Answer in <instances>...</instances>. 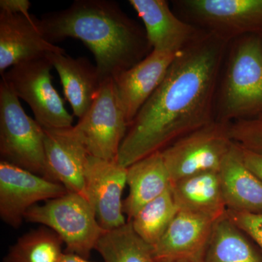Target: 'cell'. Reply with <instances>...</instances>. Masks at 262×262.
Returning a JSON list of instances; mask_svg holds the SVG:
<instances>
[{
    "label": "cell",
    "instance_id": "6da1fadb",
    "mask_svg": "<svg viewBox=\"0 0 262 262\" xmlns=\"http://www.w3.org/2000/svg\"><path fill=\"white\" fill-rule=\"evenodd\" d=\"M228 43L204 31L179 52L163 82L130 124L117 157L120 165L128 168L215 121Z\"/></svg>",
    "mask_w": 262,
    "mask_h": 262
},
{
    "label": "cell",
    "instance_id": "7a4b0ae2",
    "mask_svg": "<svg viewBox=\"0 0 262 262\" xmlns=\"http://www.w3.org/2000/svg\"><path fill=\"white\" fill-rule=\"evenodd\" d=\"M43 37L55 44L82 41L94 54L101 82L115 78L152 51L145 30L112 0H75L64 10L36 18Z\"/></svg>",
    "mask_w": 262,
    "mask_h": 262
},
{
    "label": "cell",
    "instance_id": "3957f363",
    "mask_svg": "<svg viewBox=\"0 0 262 262\" xmlns=\"http://www.w3.org/2000/svg\"><path fill=\"white\" fill-rule=\"evenodd\" d=\"M215 101V120L231 123L262 115V35L234 39Z\"/></svg>",
    "mask_w": 262,
    "mask_h": 262
},
{
    "label": "cell",
    "instance_id": "277c9868",
    "mask_svg": "<svg viewBox=\"0 0 262 262\" xmlns=\"http://www.w3.org/2000/svg\"><path fill=\"white\" fill-rule=\"evenodd\" d=\"M0 155L2 161L54 182L46 161L44 128L26 114L18 96L3 78L0 82Z\"/></svg>",
    "mask_w": 262,
    "mask_h": 262
},
{
    "label": "cell",
    "instance_id": "5b68a950",
    "mask_svg": "<svg viewBox=\"0 0 262 262\" xmlns=\"http://www.w3.org/2000/svg\"><path fill=\"white\" fill-rule=\"evenodd\" d=\"M25 220L52 229L63 241L67 253L89 259L98 239L106 231L101 228L88 200L76 192L36 205L27 212Z\"/></svg>",
    "mask_w": 262,
    "mask_h": 262
},
{
    "label": "cell",
    "instance_id": "8992f818",
    "mask_svg": "<svg viewBox=\"0 0 262 262\" xmlns=\"http://www.w3.org/2000/svg\"><path fill=\"white\" fill-rule=\"evenodd\" d=\"M52 68L47 58L33 60L13 66L2 78L19 99L28 103L36 121L43 128H69L74 126V117L53 86Z\"/></svg>",
    "mask_w": 262,
    "mask_h": 262
},
{
    "label": "cell",
    "instance_id": "52a82bcc",
    "mask_svg": "<svg viewBox=\"0 0 262 262\" xmlns=\"http://www.w3.org/2000/svg\"><path fill=\"white\" fill-rule=\"evenodd\" d=\"M229 125L215 120L161 151L171 184L194 174L220 170L234 144Z\"/></svg>",
    "mask_w": 262,
    "mask_h": 262
},
{
    "label": "cell",
    "instance_id": "ba28073f",
    "mask_svg": "<svg viewBox=\"0 0 262 262\" xmlns=\"http://www.w3.org/2000/svg\"><path fill=\"white\" fill-rule=\"evenodd\" d=\"M74 128L89 155L117 160L129 124L113 79L102 82L94 103Z\"/></svg>",
    "mask_w": 262,
    "mask_h": 262
},
{
    "label": "cell",
    "instance_id": "9c48e42d",
    "mask_svg": "<svg viewBox=\"0 0 262 262\" xmlns=\"http://www.w3.org/2000/svg\"><path fill=\"white\" fill-rule=\"evenodd\" d=\"M188 18L224 40L262 35V0H184L177 2Z\"/></svg>",
    "mask_w": 262,
    "mask_h": 262
},
{
    "label": "cell",
    "instance_id": "30bf717a",
    "mask_svg": "<svg viewBox=\"0 0 262 262\" xmlns=\"http://www.w3.org/2000/svg\"><path fill=\"white\" fill-rule=\"evenodd\" d=\"M68 192L61 184L6 162H0V217L13 228L21 226L27 212L38 202Z\"/></svg>",
    "mask_w": 262,
    "mask_h": 262
},
{
    "label": "cell",
    "instance_id": "8fae6325",
    "mask_svg": "<svg viewBox=\"0 0 262 262\" xmlns=\"http://www.w3.org/2000/svg\"><path fill=\"white\" fill-rule=\"evenodd\" d=\"M85 198L94 208L101 228L110 231L125 225L122 193L127 185V168L117 160L89 155L84 172Z\"/></svg>",
    "mask_w": 262,
    "mask_h": 262
},
{
    "label": "cell",
    "instance_id": "7c38bea8",
    "mask_svg": "<svg viewBox=\"0 0 262 262\" xmlns=\"http://www.w3.org/2000/svg\"><path fill=\"white\" fill-rule=\"evenodd\" d=\"M64 49L43 37L34 16L0 10V74L13 66L48 58Z\"/></svg>",
    "mask_w": 262,
    "mask_h": 262
},
{
    "label": "cell",
    "instance_id": "4fadbf2b",
    "mask_svg": "<svg viewBox=\"0 0 262 262\" xmlns=\"http://www.w3.org/2000/svg\"><path fill=\"white\" fill-rule=\"evenodd\" d=\"M216 221L179 210L163 237L152 246L156 262H201Z\"/></svg>",
    "mask_w": 262,
    "mask_h": 262
},
{
    "label": "cell",
    "instance_id": "5bb4252c",
    "mask_svg": "<svg viewBox=\"0 0 262 262\" xmlns=\"http://www.w3.org/2000/svg\"><path fill=\"white\" fill-rule=\"evenodd\" d=\"M178 53L152 50L114 80L130 127L144 103L163 82Z\"/></svg>",
    "mask_w": 262,
    "mask_h": 262
},
{
    "label": "cell",
    "instance_id": "9a60e30c",
    "mask_svg": "<svg viewBox=\"0 0 262 262\" xmlns=\"http://www.w3.org/2000/svg\"><path fill=\"white\" fill-rule=\"evenodd\" d=\"M144 23L151 49L179 53L204 31L179 19L165 0H129Z\"/></svg>",
    "mask_w": 262,
    "mask_h": 262
},
{
    "label": "cell",
    "instance_id": "2e32d148",
    "mask_svg": "<svg viewBox=\"0 0 262 262\" xmlns=\"http://www.w3.org/2000/svg\"><path fill=\"white\" fill-rule=\"evenodd\" d=\"M44 132L46 161L53 181L85 198L84 172L89 155L74 126L44 128Z\"/></svg>",
    "mask_w": 262,
    "mask_h": 262
},
{
    "label": "cell",
    "instance_id": "e0dca14e",
    "mask_svg": "<svg viewBox=\"0 0 262 262\" xmlns=\"http://www.w3.org/2000/svg\"><path fill=\"white\" fill-rule=\"evenodd\" d=\"M227 211L262 213V182L248 168L234 142L220 170Z\"/></svg>",
    "mask_w": 262,
    "mask_h": 262
},
{
    "label": "cell",
    "instance_id": "ac0fdd59",
    "mask_svg": "<svg viewBox=\"0 0 262 262\" xmlns=\"http://www.w3.org/2000/svg\"><path fill=\"white\" fill-rule=\"evenodd\" d=\"M47 58L59 75L74 116L80 120L94 103L102 84L96 66L88 58H72L65 51L52 53Z\"/></svg>",
    "mask_w": 262,
    "mask_h": 262
},
{
    "label": "cell",
    "instance_id": "d6986e66",
    "mask_svg": "<svg viewBox=\"0 0 262 262\" xmlns=\"http://www.w3.org/2000/svg\"><path fill=\"white\" fill-rule=\"evenodd\" d=\"M179 210L210 217L215 221L227 213L219 171L194 174L170 186Z\"/></svg>",
    "mask_w": 262,
    "mask_h": 262
},
{
    "label": "cell",
    "instance_id": "ffe728a7",
    "mask_svg": "<svg viewBox=\"0 0 262 262\" xmlns=\"http://www.w3.org/2000/svg\"><path fill=\"white\" fill-rule=\"evenodd\" d=\"M127 185L129 193L123 201V211L128 221L171 186L161 151L149 155L127 168Z\"/></svg>",
    "mask_w": 262,
    "mask_h": 262
},
{
    "label": "cell",
    "instance_id": "44dd1931",
    "mask_svg": "<svg viewBox=\"0 0 262 262\" xmlns=\"http://www.w3.org/2000/svg\"><path fill=\"white\" fill-rule=\"evenodd\" d=\"M227 213L215 222L201 262H262V253Z\"/></svg>",
    "mask_w": 262,
    "mask_h": 262
},
{
    "label": "cell",
    "instance_id": "7402d4cb",
    "mask_svg": "<svg viewBox=\"0 0 262 262\" xmlns=\"http://www.w3.org/2000/svg\"><path fill=\"white\" fill-rule=\"evenodd\" d=\"M95 250L104 262H156L152 246L136 233L129 221L118 228L106 231Z\"/></svg>",
    "mask_w": 262,
    "mask_h": 262
},
{
    "label": "cell",
    "instance_id": "603a6c76",
    "mask_svg": "<svg viewBox=\"0 0 262 262\" xmlns=\"http://www.w3.org/2000/svg\"><path fill=\"white\" fill-rule=\"evenodd\" d=\"M63 244L54 231L41 226L19 237L3 262H59Z\"/></svg>",
    "mask_w": 262,
    "mask_h": 262
},
{
    "label": "cell",
    "instance_id": "cb8c5ba5",
    "mask_svg": "<svg viewBox=\"0 0 262 262\" xmlns=\"http://www.w3.org/2000/svg\"><path fill=\"white\" fill-rule=\"evenodd\" d=\"M179 211L170 188L128 221L136 233L153 246L163 237Z\"/></svg>",
    "mask_w": 262,
    "mask_h": 262
},
{
    "label": "cell",
    "instance_id": "d4e9b609",
    "mask_svg": "<svg viewBox=\"0 0 262 262\" xmlns=\"http://www.w3.org/2000/svg\"><path fill=\"white\" fill-rule=\"evenodd\" d=\"M229 220L256 244L262 253V213L227 211Z\"/></svg>",
    "mask_w": 262,
    "mask_h": 262
},
{
    "label": "cell",
    "instance_id": "484cf974",
    "mask_svg": "<svg viewBox=\"0 0 262 262\" xmlns=\"http://www.w3.org/2000/svg\"><path fill=\"white\" fill-rule=\"evenodd\" d=\"M239 146L245 164L262 182V154Z\"/></svg>",
    "mask_w": 262,
    "mask_h": 262
},
{
    "label": "cell",
    "instance_id": "4316f807",
    "mask_svg": "<svg viewBox=\"0 0 262 262\" xmlns=\"http://www.w3.org/2000/svg\"><path fill=\"white\" fill-rule=\"evenodd\" d=\"M31 3L29 0H1L0 10L8 13L31 16L29 10Z\"/></svg>",
    "mask_w": 262,
    "mask_h": 262
},
{
    "label": "cell",
    "instance_id": "83f0119b",
    "mask_svg": "<svg viewBox=\"0 0 262 262\" xmlns=\"http://www.w3.org/2000/svg\"><path fill=\"white\" fill-rule=\"evenodd\" d=\"M59 262H96L89 261V259L81 257L78 255L74 254V253H63V256ZM104 262V261H103Z\"/></svg>",
    "mask_w": 262,
    "mask_h": 262
},
{
    "label": "cell",
    "instance_id": "f1b7e54d",
    "mask_svg": "<svg viewBox=\"0 0 262 262\" xmlns=\"http://www.w3.org/2000/svg\"><path fill=\"white\" fill-rule=\"evenodd\" d=\"M173 262H192L190 261H188V260H179V261H176Z\"/></svg>",
    "mask_w": 262,
    "mask_h": 262
}]
</instances>
